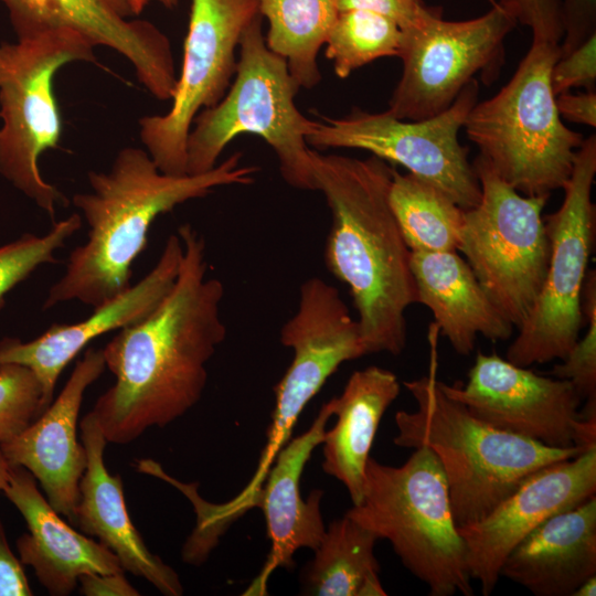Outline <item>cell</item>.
Here are the masks:
<instances>
[{
	"label": "cell",
	"instance_id": "19",
	"mask_svg": "<svg viewBox=\"0 0 596 596\" xmlns=\"http://www.w3.org/2000/svg\"><path fill=\"white\" fill-rule=\"evenodd\" d=\"M105 369L103 350L88 348L49 407L20 434L1 444L10 465L29 470L52 508L71 522L87 461L77 439V419L86 390Z\"/></svg>",
	"mask_w": 596,
	"mask_h": 596
},
{
	"label": "cell",
	"instance_id": "9",
	"mask_svg": "<svg viewBox=\"0 0 596 596\" xmlns=\"http://www.w3.org/2000/svg\"><path fill=\"white\" fill-rule=\"evenodd\" d=\"M481 187L479 203L465 211L458 253L479 284L519 328L544 284L550 241L543 209L550 196L523 195L478 155L471 162Z\"/></svg>",
	"mask_w": 596,
	"mask_h": 596
},
{
	"label": "cell",
	"instance_id": "38",
	"mask_svg": "<svg viewBox=\"0 0 596 596\" xmlns=\"http://www.w3.org/2000/svg\"><path fill=\"white\" fill-rule=\"evenodd\" d=\"M79 592L85 596H138L125 572L86 573L78 577Z\"/></svg>",
	"mask_w": 596,
	"mask_h": 596
},
{
	"label": "cell",
	"instance_id": "23",
	"mask_svg": "<svg viewBox=\"0 0 596 596\" xmlns=\"http://www.w3.org/2000/svg\"><path fill=\"white\" fill-rule=\"evenodd\" d=\"M596 575V496L560 511L505 557L500 576L536 596H572Z\"/></svg>",
	"mask_w": 596,
	"mask_h": 596
},
{
	"label": "cell",
	"instance_id": "1",
	"mask_svg": "<svg viewBox=\"0 0 596 596\" xmlns=\"http://www.w3.org/2000/svg\"><path fill=\"white\" fill-rule=\"evenodd\" d=\"M177 234L183 254L172 287L102 349L115 383L92 412L108 443L129 444L191 409L205 390L206 365L226 338L224 286L207 276L205 240L189 223Z\"/></svg>",
	"mask_w": 596,
	"mask_h": 596
},
{
	"label": "cell",
	"instance_id": "45",
	"mask_svg": "<svg viewBox=\"0 0 596 596\" xmlns=\"http://www.w3.org/2000/svg\"><path fill=\"white\" fill-rule=\"evenodd\" d=\"M486 1H488L491 6L497 3V0H486Z\"/></svg>",
	"mask_w": 596,
	"mask_h": 596
},
{
	"label": "cell",
	"instance_id": "41",
	"mask_svg": "<svg viewBox=\"0 0 596 596\" xmlns=\"http://www.w3.org/2000/svg\"><path fill=\"white\" fill-rule=\"evenodd\" d=\"M596 575L585 579L573 593L572 596H594L596 593Z\"/></svg>",
	"mask_w": 596,
	"mask_h": 596
},
{
	"label": "cell",
	"instance_id": "8",
	"mask_svg": "<svg viewBox=\"0 0 596 596\" xmlns=\"http://www.w3.org/2000/svg\"><path fill=\"white\" fill-rule=\"evenodd\" d=\"M95 47L65 30L0 43V174L54 221L67 199L40 171L42 153L56 149L62 118L55 73L73 62L97 63Z\"/></svg>",
	"mask_w": 596,
	"mask_h": 596
},
{
	"label": "cell",
	"instance_id": "14",
	"mask_svg": "<svg viewBox=\"0 0 596 596\" xmlns=\"http://www.w3.org/2000/svg\"><path fill=\"white\" fill-rule=\"evenodd\" d=\"M258 0H191L181 73L163 115L139 119L145 150L167 174L187 173V141L195 117L226 94L236 72V49L258 15Z\"/></svg>",
	"mask_w": 596,
	"mask_h": 596
},
{
	"label": "cell",
	"instance_id": "4",
	"mask_svg": "<svg viewBox=\"0 0 596 596\" xmlns=\"http://www.w3.org/2000/svg\"><path fill=\"white\" fill-rule=\"evenodd\" d=\"M403 385L417 408L395 414L393 443L413 449L426 447L435 454L458 526L486 517L530 473L583 451L550 447L480 419L449 397L434 375Z\"/></svg>",
	"mask_w": 596,
	"mask_h": 596
},
{
	"label": "cell",
	"instance_id": "6",
	"mask_svg": "<svg viewBox=\"0 0 596 596\" xmlns=\"http://www.w3.org/2000/svg\"><path fill=\"white\" fill-rule=\"evenodd\" d=\"M258 14L240 41V56L230 88L194 119L187 141V173L213 169L226 146L243 134L260 137L274 150L280 175L295 189L316 191L307 138L318 120L296 106L300 89L286 61L266 45Z\"/></svg>",
	"mask_w": 596,
	"mask_h": 596
},
{
	"label": "cell",
	"instance_id": "2",
	"mask_svg": "<svg viewBox=\"0 0 596 596\" xmlns=\"http://www.w3.org/2000/svg\"><path fill=\"white\" fill-rule=\"evenodd\" d=\"M316 191L331 215L323 249L328 270L348 289L366 354H401L406 311L417 304L408 248L390 203L394 167L311 150Z\"/></svg>",
	"mask_w": 596,
	"mask_h": 596
},
{
	"label": "cell",
	"instance_id": "35",
	"mask_svg": "<svg viewBox=\"0 0 596 596\" xmlns=\"http://www.w3.org/2000/svg\"><path fill=\"white\" fill-rule=\"evenodd\" d=\"M562 12L560 56L571 53L596 34V0H562Z\"/></svg>",
	"mask_w": 596,
	"mask_h": 596
},
{
	"label": "cell",
	"instance_id": "27",
	"mask_svg": "<svg viewBox=\"0 0 596 596\" xmlns=\"http://www.w3.org/2000/svg\"><path fill=\"white\" fill-rule=\"evenodd\" d=\"M267 47L283 57L299 88L321 81L318 54L339 14L338 0H258Z\"/></svg>",
	"mask_w": 596,
	"mask_h": 596
},
{
	"label": "cell",
	"instance_id": "11",
	"mask_svg": "<svg viewBox=\"0 0 596 596\" xmlns=\"http://www.w3.org/2000/svg\"><path fill=\"white\" fill-rule=\"evenodd\" d=\"M517 24L498 2L464 21L445 20L441 8L429 7L415 25L402 30L403 70L386 110L398 119H427L449 108L478 73L490 84L503 65V43Z\"/></svg>",
	"mask_w": 596,
	"mask_h": 596
},
{
	"label": "cell",
	"instance_id": "29",
	"mask_svg": "<svg viewBox=\"0 0 596 596\" xmlns=\"http://www.w3.org/2000/svg\"><path fill=\"white\" fill-rule=\"evenodd\" d=\"M401 28L366 10L340 11L326 41V56L339 78L382 57L400 55Z\"/></svg>",
	"mask_w": 596,
	"mask_h": 596
},
{
	"label": "cell",
	"instance_id": "43",
	"mask_svg": "<svg viewBox=\"0 0 596 596\" xmlns=\"http://www.w3.org/2000/svg\"><path fill=\"white\" fill-rule=\"evenodd\" d=\"M114 10H116L120 15L127 17L130 15V11L124 0H105Z\"/></svg>",
	"mask_w": 596,
	"mask_h": 596
},
{
	"label": "cell",
	"instance_id": "32",
	"mask_svg": "<svg viewBox=\"0 0 596 596\" xmlns=\"http://www.w3.org/2000/svg\"><path fill=\"white\" fill-rule=\"evenodd\" d=\"M46 409L31 370L0 364V445L11 440Z\"/></svg>",
	"mask_w": 596,
	"mask_h": 596
},
{
	"label": "cell",
	"instance_id": "22",
	"mask_svg": "<svg viewBox=\"0 0 596 596\" xmlns=\"http://www.w3.org/2000/svg\"><path fill=\"white\" fill-rule=\"evenodd\" d=\"M2 492L28 526V532L17 540L19 558L33 568L50 595H70L78 585V577L86 573L125 572L113 552L60 518L25 468L11 466Z\"/></svg>",
	"mask_w": 596,
	"mask_h": 596
},
{
	"label": "cell",
	"instance_id": "17",
	"mask_svg": "<svg viewBox=\"0 0 596 596\" xmlns=\"http://www.w3.org/2000/svg\"><path fill=\"white\" fill-rule=\"evenodd\" d=\"M18 38L72 31L94 47L123 55L139 83L157 99L172 98L178 75L168 36L146 20H127L105 0H0Z\"/></svg>",
	"mask_w": 596,
	"mask_h": 596
},
{
	"label": "cell",
	"instance_id": "31",
	"mask_svg": "<svg viewBox=\"0 0 596 596\" xmlns=\"http://www.w3.org/2000/svg\"><path fill=\"white\" fill-rule=\"evenodd\" d=\"M582 312L586 332L568 354L560 360L551 375L567 380L575 387L585 406H596V274L588 270L582 295Z\"/></svg>",
	"mask_w": 596,
	"mask_h": 596
},
{
	"label": "cell",
	"instance_id": "12",
	"mask_svg": "<svg viewBox=\"0 0 596 596\" xmlns=\"http://www.w3.org/2000/svg\"><path fill=\"white\" fill-rule=\"evenodd\" d=\"M478 95L473 78L449 108L423 120L356 108L341 118L321 117L307 142L318 149H360L401 164L469 210L479 203L481 187L468 160L469 149L459 142V131Z\"/></svg>",
	"mask_w": 596,
	"mask_h": 596
},
{
	"label": "cell",
	"instance_id": "36",
	"mask_svg": "<svg viewBox=\"0 0 596 596\" xmlns=\"http://www.w3.org/2000/svg\"><path fill=\"white\" fill-rule=\"evenodd\" d=\"M339 11L366 10L393 20L401 30L415 25L428 10L423 0H338Z\"/></svg>",
	"mask_w": 596,
	"mask_h": 596
},
{
	"label": "cell",
	"instance_id": "24",
	"mask_svg": "<svg viewBox=\"0 0 596 596\" xmlns=\"http://www.w3.org/2000/svg\"><path fill=\"white\" fill-rule=\"evenodd\" d=\"M417 304L426 306L434 326L461 355L470 354L480 334L508 340L513 324L488 297L458 252H412Z\"/></svg>",
	"mask_w": 596,
	"mask_h": 596
},
{
	"label": "cell",
	"instance_id": "42",
	"mask_svg": "<svg viewBox=\"0 0 596 596\" xmlns=\"http://www.w3.org/2000/svg\"><path fill=\"white\" fill-rule=\"evenodd\" d=\"M130 14H139L151 0H124Z\"/></svg>",
	"mask_w": 596,
	"mask_h": 596
},
{
	"label": "cell",
	"instance_id": "44",
	"mask_svg": "<svg viewBox=\"0 0 596 596\" xmlns=\"http://www.w3.org/2000/svg\"><path fill=\"white\" fill-rule=\"evenodd\" d=\"M157 1L160 2L162 6H164L166 8L172 9L178 4L179 0H157Z\"/></svg>",
	"mask_w": 596,
	"mask_h": 596
},
{
	"label": "cell",
	"instance_id": "13",
	"mask_svg": "<svg viewBox=\"0 0 596 596\" xmlns=\"http://www.w3.org/2000/svg\"><path fill=\"white\" fill-rule=\"evenodd\" d=\"M279 339L294 356L275 386L272 423L256 471L235 497L247 505L254 502L277 454L290 439L302 409L342 363L366 355L356 318L339 290L320 277L300 285L297 308L283 324Z\"/></svg>",
	"mask_w": 596,
	"mask_h": 596
},
{
	"label": "cell",
	"instance_id": "5",
	"mask_svg": "<svg viewBox=\"0 0 596 596\" xmlns=\"http://www.w3.org/2000/svg\"><path fill=\"white\" fill-rule=\"evenodd\" d=\"M560 55V44L532 41L509 82L477 102L462 126L479 155L523 195L562 189L585 139L556 108L551 72Z\"/></svg>",
	"mask_w": 596,
	"mask_h": 596
},
{
	"label": "cell",
	"instance_id": "10",
	"mask_svg": "<svg viewBox=\"0 0 596 596\" xmlns=\"http://www.w3.org/2000/svg\"><path fill=\"white\" fill-rule=\"evenodd\" d=\"M596 136L577 150L572 174L562 188L557 211L544 219L550 241L549 267L536 301L509 345L507 360L519 366L564 359L585 324L582 295L595 245Z\"/></svg>",
	"mask_w": 596,
	"mask_h": 596
},
{
	"label": "cell",
	"instance_id": "25",
	"mask_svg": "<svg viewBox=\"0 0 596 596\" xmlns=\"http://www.w3.org/2000/svg\"><path fill=\"white\" fill-rule=\"evenodd\" d=\"M401 392L397 376L371 365L354 371L342 393L331 398L334 426L322 439V469L347 488L353 505L364 492L365 468L380 422Z\"/></svg>",
	"mask_w": 596,
	"mask_h": 596
},
{
	"label": "cell",
	"instance_id": "3",
	"mask_svg": "<svg viewBox=\"0 0 596 596\" xmlns=\"http://www.w3.org/2000/svg\"><path fill=\"white\" fill-rule=\"evenodd\" d=\"M257 171L234 152L204 173L172 175L161 172L145 149L123 148L107 171L87 173L89 191L72 198L87 238L70 253L43 309L72 300L96 309L114 299L131 286L132 264L159 215L217 188L252 184Z\"/></svg>",
	"mask_w": 596,
	"mask_h": 596
},
{
	"label": "cell",
	"instance_id": "34",
	"mask_svg": "<svg viewBox=\"0 0 596 596\" xmlns=\"http://www.w3.org/2000/svg\"><path fill=\"white\" fill-rule=\"evenodd\" d=\"M596 34L571 53L560 56L551 72V87L555 96L583 87L595 91Z\"/></svg>",
	"mask_w": 596,
	"mask_h": 596
},
{
	"label": "cell",
	"instance_id": "37",
	"mask_svg": "<svg viewBox=\"0 0 596 596\" xmlns=\"http://www.w3.org/2000/svg\"><path fill=\"white\" fill-rule=\"evenodd\" d=\"M23 564L10 549L6 530L0 520V596H31Z\"/></svg>",
	"mask_w": 596,
	"mask_h": 596
},
{
	"label": "cell",
	"instance_id": "7",
	"mask_svg": "<svg viewBox=\"0 0 596 596\" xmlns=\"http://www.w3.org/2000/svg\"><path fill=\"white\" fill-rule=\"evenodd\" d=\"M347 515L387 540L433 596L472 595L466 549L435 454L418 447L398 467L370 457L361 502Z\"/></svg>",
	"mask_w": 596,
	"mask_h": 596
},
{
	"label": "cell",
	"instance_id": "15",
	"mask_svg": "<svg viewBox=\"0 0 596 596\" xmlns=\"http://www.w3.org/2000/svg\"><path fill=\"white\" fill-rule=\"evenodd\" d=\"M443 391L480 419L556 448L577 447L584 418L579 394L567 380L536 374L496 353L478 352L468 380Z\"/></svg>",
	"mask_w": 596,
	"mask_h": 596
},
{
	"label": "cell",
	"instance_id": "33",
	"mask_svg": "<svg viewBox=\"0 0 596 596\" xmlns=\"http://www.w3.org/2000/svg\"><path fill=\"white\" fill-rule=\"evenodd\" d=\"M517 23L529 28L532 41L560 44L563 38L562 0H497Z\"/></svg>",
	"mask_w": 596,
	"mask_h": 596
},
{
	"label": "cell",
	"instance_id": "39",
	"mask_svg": "<svg viewBox=\"0 0 596 596\" xmlns=\"http://www.w3.org/2000/svg\"><path fill=\"white\" fill-rule=\"evenodd\" d=\"M555 104L562 119L596 127V91L562 93L555 96Z\"/></svg>",
	"mask_w": 596,
	"mask_h": 596
},
{
	"label": "cell",
	"instance_id": "40",
	"mask_svg": "<svg viewBox=\"0 0 596 596\" xmlns=\"http://www.w3.org/2000/svg\"><path fill=\"white\" fill-rule=\"evenodd\" d=\"M11 465L6 458L0 445V491H3L10 479Z\"/></svg>",
	"mask_w": 596,
	"mask_h": 596
},
{
	"label": "cell",
	"instance_id": "18",
	"mask_svg": "<svg viewBox=\"0 0 596 596\" xmlns=\"http://www.w3.org/2000/svg\"><path fill=\"white\" fill-rule=\"evenodd\" d=\"M182 254L179 235H169L151 270L114 299L93 309L84 320L53 323L30 341L1 339L0 364H18L31 370L41 384L47 408L63 370L88 343L141 319L162 300L177 278Z\"/></svg>",
	"mask_w": 596,
	"mask_h": 596
},
{
	"label": "cell",
	"instance_id": "16",
	"mask_svg": "<svg viewBox=\"0 0 596 596\" xmlns=\"http://www.w3.org/2000/svg\"><path fill=\"white\" fill-rule=\"evenodd\" d=\"M596 493V447L530 473L494 509L477 522L458 526L471 579L488 596L508 554L553 514Z\"/></svg>",
	"mask_w": 596,
	"mask_h": 596
},
{
	"label": "cell",
	"instance_id": "28",
	"mask_svg": "<svg viewBox=\"0 0 596 596\" xmlns=\"http://www.w3.org/2000/svg\"><path fill=\"white\" fill-rule=\"evenodd\" d=\"M390 203L411 252H458L466 210L437 187L394 168Z\"/></svg>",
	"mask_w": 596,
	"mask_h": 596
},
{
	"label": "cell",
	"instance_id": "21",
	"mask_svg": "<svg viewBox=\"0 0 596 596\" xmlns=\"http://www.w3.org/2000/svg\"><path fill=\"white\" fill-rule=\"evenodd\" d=\"M79 427L87 461L72 523L83 533L97 538L117 556L125 572L147 579L163 595H182L177 572L150 552L131 522L121 477L109 473L105 466L104 451L108 441L92 411Z\"/></svg>",
	"mask_w": 596,
	"mask_h": 596
},
{
	"label": "cell",
	"instance_id": "20",
	"mask_svg": "<svg viewBox=\"0 0 596 596\" xmlns=\"http://www.w3.org/2000/svg\"><path fill=\"white\" fill-rule=\"evenodd\" d=\"M333 416L331 400L324 403L311 426L289 439L277 454L272 469L256 498L263 509L270 551L259 575L246 589V595H263L267 581L276 568L291 567L295 553L308 547L315 551L324 533L320 511L321 490H313L307 500L300 492V479L313 449L321 445L329 419Z\"/></svg>",
	"mask_w": 596,
	"mask_h": 596
},
{
	"label": "cell",
	"instance_id": "26",
	"mask_svg": "<svg viewBox=\"0 0 596 596\" xmlns=\"http://www.w3.org/2000/svg\"><path fill=\"white\" fill-rule=\"evenodd\" d=\"M377 536L344 514L330 522L305 573V592L318 596H385L374 555Z\"/></svg>",
	"mask_w": 596,
	"mask_h": 596
},
{
	"label": "cell",
	"instance_id": "30",
	"mask_svg": "<svg viewBox=\"0 0 596 596\" xmlns=\"http://www.w3.org/2000/svg\"><path fill=\"white\" fill-rule=\"evenodd\" d=\"M79 213L54 222L43 235L25 233L0 246V311L6 296L39 267L55 264V253L82 227Z\"/></svg>",
	"mask_w": 596,
	"mask_h": 596
}]
</instances>
